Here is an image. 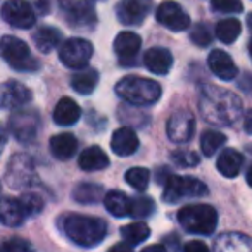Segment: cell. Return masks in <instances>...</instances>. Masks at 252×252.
<instances>
[{"instance_id": "8992f818", "label": "cell", "mask_w": 252, "mask_h": 252, "mask_svg": "<svg viewBox=\"0 0 252 252\" xmlns=\"http://www.w3.org/2000/svg\"><path fill=\"white\" fill-rule=\"evenodd\" d=\"M0 57L19 71H33L38 64L30 56V47L18 36H4L0 40Z\"/></svg>"}, {"instance_id": "e0dca14e", "label": "cell", "mask_w": 252, "mask_h": 252, "mask_svg": "<svg viewBox=\"0 0 252 252\" xmlns=\"http://www.w3.org/2000/svg\"><path fill=\"white\" fill-rule=\"evenodd\" d=\"M207 64H209V69L214 73V76H218L223 81H230L237 76L238 69L235 66L233 59H231L230 54H226L224 50H213L207 57Z\"/></svg>"}, {"instance_id": "d590c367", "label": "cell", "mask_w": 252, "mask_h": 252, "mask_svg": "<svg viewBox=\"0 0 252 252\" xmlns=\"http://www.w3.org/2000/svg\"><path fill=\"white\" fill-rule=\"evenodd\" d=\"M190 40H192L197 47H207L211 43V40H213V35H211L209 28H207L206 25L199 23V25L193 26L192 32H190Z\"/></svg>"}, {"instance_id": "b9f144b4", "label": "cell", "mask_w": 252, "mask_h": 252, "mask_svg": "<svg viewBox=\"0 0 252 252\" xmlns=\"http://www.w3.org/2000/svg\"><path fill=\"white\" fill-rule=\"evenodd\" d=\"M5 144H7V131H5L4 125L0 123V151L5 147Z\"/></svg>"}, {"instance_id": "5bb4252c", "label": "cell", "mask_w": 252, "mask_h": 252, "mask_svg": "<svg viewBox=\"0 0 252 252\" xmlns=\"http://www.w3.org/2000/svg\"><path fill=\"white\" fill-rule=\"evenodd\" d=\"M61 9L66 12L67 21L76 28L92 26L95 23L94 0H59Z\"/></svg>"}, {"instance_id": "44dd1931", "label": "cell", "mask_w": 252, "mask_h": 252, "mask_svg": "<svg viewBox=\"0 0 252 252\" xmlns=\"http://www.w3.org/2000/svg\"><path fill=\"white\" fill-rule=\"evenodd\" d=\"M242 164H244V158L235 149H224V151H221V154L218 156V161H216L218 171L224 178H235V176H238Z\"/></svg>"}, {"instance_id": "d6a6232c", "label": "cell", "mask_w": 252, "mask_h": 252, "mask_svg": "<svg viewBox=\"0 0 252 252\" xmlns=\"http://www.w3.org/2000/svg\"><path fill=\"white\" fill-rule=\"evenodd\" d=\"M156 204L151 197H137L131 199L130 204V216L133 218H147L154 213Z\"/></svg>"}, {"instance_id": "ffe728a7", "label": "cell", "mask_w": 252, "mask_h": 252, "mask_svg": "<svg viewBox=\"0 0 252 252\" xmlns=\"http://www.w3.org/2000/svg\"><path fill=\"white\" fill-rule=\"evenodd\" d=\"M81 116V109L73 98L64 97L57 102V105L54 107L52 118L54 123L59 126H73L74 123H78Z\"/></svg>"}, {"instance_id": "83f0119b", "label": "cell", "mask_w": 252, "mask_h": 252, "mask_svg": "<svg viewBox=\"0 0 252 252\" xmlns=\"http://www.w3.org/2000/svg\"><path fill=\"white\" fill-rule=\"evenodd\" d=\"M73 197L76 202L95 204L104 197V189L100 185H95V183H80V185L74 187Z\"/></svg>"}, {"instance_id": "d4e9b609", "label": "cell", "mask_w": 252, "mask_h": 252, "mask_svg": "<svg viewBox=\"0 0 252 252\" xmlns=\"http://www.w3.org/2000/svg\"><path fill=\"white\" fill-rule=\"evenodd\" d=\"M33 40H35L40 52L49 54V52H52L54 49L61 47V43H63V35H61V32L57 28L42 26V28H38L33 33Z\"/></svg>"}, {"instance_id": "f6af8a7d", "label": "cell", "mask_w": 252, "mask_h": 252, "mask_svg": "<svg viewBox=\"0 0 252 252\" xmlns=\"http://www.w3.org/2000/svg\"><path fill=\"white\" fill-rule=\"evenodd\" d=\"M247 25L252 28V12H251V14H249V18H247Z\"/></svg>"}, {"instance_id": "7bdbcfd3", "label": "cell", "mask_w": 252, "mask_h": 252, "mask_svg": "<svg viewBox=\"0 0 252 252\" xmlns=\"http://www.w3.org/2000/svg\"><path fill=\"white\" fill-rule=\"evenodd\" d=\"M245 180H247L249 187H252V166L247 169V175H245Z\"/></svg>"}, {"instance_id": "60d3db41", "label": "cell", "mask_w": 252, "mask_h": 252, "mask_svg": "<svg viewBox=\"0 0 252 252\" xmlns=\"http://www.w3.org/2000/svg\"><path fill=\"white\" fill-rule=\"evenodd\" d=\"M244 128L249 135H252V111H249L245 114V119H244Z\"/></svg>"}, {"instance_id": "1f68e13d", "label": "cell", "mask_w": 252, "mask_h": 252, "mask_svg": "<svg viewBox=\"0 0 252 252\" xmlns=\"http://www.w3.org/2000/svg\"><path fill=\"white\" fill-rule=\"evenodd\" d=\"M126 183L135 190H145L151 182V173L145 168H131L125 175Z\"/></svg>"}, {"instance_id": "bcb514c9", "label": "cell", "mask_w": 252, "mask_h": 252, "mask_svg": "<svg viewBox=\"0 0 252 252\" xmlns=\"http://www.w3.org/2000/svg\"><path fill=\"white\" fill-rule=\"evenodd\" d=\"M249 52H251V56H252V36H251V42H249Z\"/></svg>"}, {"instance_id": "7a4b0ae2", "label": "cell", "mask_w": 252, "mask_h": 252, "mask_svg": "<svg viewBox=\"0 0 252 252\" xmlns=\"http://www.w3.org/2000/svg\"><path fill=\"white\" fill-rule=\"evenodd\" d=\"M63 230L66 237L80 247H95L107 235V224L100 218L69 214L63 220Z\"/></svg>"}, {"instance_id": "6da1fadb", "label": "cell", "mask_w": 252, "mask_h": 252, "mask_svg": "<svg viewBox=\"0 0 252 252\" xmlns=\"http://www.w3.org/2000/svg\"><path fill=\"white\" fill-rule=\"evenodd\" d=\"M199 109L207 123L216 126H226L238 119L242 112V102L230 90L206 87L200 92Z\"/></svg>"}, {"instance_id": "e575fe53", "label": "cell", "mask_w": 252, "mask_h": 252, "mask_svg": "<svg viewBox=\"0 0 252 252\" xmlns=\"http://www.w3.org/2000/svg\"><path fill=\"white\" fill-rule=\"evenodd\" d=\"M211 5L216 12H223V14H238L244 11L242 0H213Z\"/></svg>"}, {"instance_id": "484cf974", "label": "cell", "mask_w": 252, "mask_h": 252, "mask_svg": "<svg viewBox=\"0 0 252 252\" xmlns=\"http://www.w3.org/2000/svg\"><path fill=\"white\" fill-rule=\"evenodd\" d=\"M104 204L107 211L116 218H125L130 216V204L131 199L126 193L119 192V190H111L109 193L104 195Z\"/></svg>"}, {"instance_id": "d6986e66", "label": "cell", "mask_w": 252, "mask_h": 252, "mask_svg": "<svg viewBox=\"0 0 252 252\" xmlns=\"http://www.w3.org/2000/svg\"><path fill=\"white\" fill-rule=\"evenodd\" d=\"M142 38L133 32H123L114 40V52L121 61H130L138 54Z\"/></svg>"}, {"instance_id": "ab89813d", "label": "cell", "mask_w": 252, "mask_h": 252, "mask_svg": "<svg viewBox=\"0 0 252 252\" xmlns=\"http://www.w3.org/2000/svg\"><path fill=\"white\" fill-rule=\"evenodd\" d=\"M185 249L187 252H207V245L204 242H199V240H192L189 244H185Z\"/></svg>"}, {"instance_id": "7402d4cb", "label": "cell", "mask_w": 252, "mask_h": 252, "mask_svg": "<svg viewBox=\"0 0 252 252\" xmlns=\"http://www.w3.org/2000/svg\"><path fill=\"white\" fill-rule=\"evenodd\" d=\"M78 151L76 137L71 133H59L50 138V152L59 161H67L71 159Z\"/></svg>"}, {"instance_id": "4dcf8cb0", "label": "cell", "mask_w": 252, "mask_h": 252, "mask_svg": "<svg viewBox=\"0 0 252 252\" xmlns=\"http://www.w3.org/2000/svg\"><path fill=\"white\" fill-rule=\"evenodd\" d=\"M151 235V228L147 226L145 223H131L126 224V226L121 228V237L126 244L130 245H137L145 242Z\"/></svg>"}, {"instance_id": "30bf717a", "label": "cell", "mask_w": 252, "mask_h": 252, "mask_svg": "<svg viewBox=\"0 0 252 252\" xmlns=\"http://www.w3.org/2000/svg\"><path fill=\"white\" fill-rule=\"evenodd\" d=\"M168 137L175 144H185L193 137L195 131V118L189 111H176L169 116L168 125H166Z\"/></svg>"}, {"instance_id": "9c48e42d", "label": "cell", "mask_w": 252, "mask_h": 252, "mask_svg": "<svg viewBox=\"0 0 252 252\" xmlns=\"http://www.w3.org/2000/svg\"><path fill=\"white\" fill-rule=\"evenodd\" d=\"M2 18L5 23L19 30H28L35 25V11L26 0H9L2 7Z\"/></svg>"}, {"instance_id": "8fae6325", "label": "cell", "mask_w": 252, "mask_h": 252, "mask_svg": "<svg viewBox=\"0 0 252 252\" xmlns=\"http://www.w3.org/2000/svg\"><path fill=\"white\" fill-rule=\"evenodd\" d=\"M33 176H35V166L28 156L18 154L11 159L7 171H5V178L12 189H23V187L32 185Z\"/></svg>"}, {"instance_id": "7c38bea8", "label": "cell", "mask_w": 252, "mask_h": 252, "mask_svg": "<svg viewBox=\"0 0 252 252\" xmlns=\"http://www.w3.org/2000/svg\"><path fill=\"white\" fill-rule=\"evenodd\" d=\"M156 18H158L159 25L166 26L171 32H185L190 26V18L182 5L173 2V0H166L156 11Z\"/></svg>"}, {"instance_id": "4fadbf2b", "label": "cell", "mask_w": 252, "mask_h": 252, "mask_svg": "<svg viewBox=\"0 0 252 252\" xmlns=\"http://www.w3.org/2000/svg\"><path fill=\"white\" fill-rule=\"evenodd\" d=\"M152 7V0H121L116 5V16L119 23L137 26L145 21Z\"/></svg>"}, {"instance_id": "f546056e", "label": "cell", "mask_w": 252, "mask_h": 252, "mask_svg": "<svg viewBox=\"0 0 252 252\" xmlns=\"http://www.w3.org/2000/svg\"><path fill=\"white\" fill-rule=\"evenodd\" d=\"M240 32H242V25L235 18L223 19V21H220L216 25V36L223 43H233L240 36Z\"/></svg>"}, {"instance_id": "3957f363", "label": "cell", "mask_w": 252, "mask_h": 252, "mask_svg": "<svg viewBox=\"0 0 252 252\" xmlns=\"http://www.w3.org/2000/svg\"><path fill=\"white\" fill-rule=\"evenodd\" d=\"M116 94L131 105H152L161 98V85L140 76H125L116 85Z\"/></svg>"}, {"instance_id": "2e32d148", "label": "cell", "mask_w": 252, "mask_h": 252, "mask_svg": "<svg viewBox=\"0 0 252 252\" xmlns=\"http://www.w3.org/2000/svg\"><path fill=\"white\" fill-rule=\"evenodd\" d=\"M140 147V142H138V137L131 128L128 126H123V128H118V130L112 133L111 138V149L116 156L119 158H128V156L135 154Z\"/></svg>"}, {"instance_id": "f1b7e54d", "label": "cell", "mask_w": 252, "mask_h": 252, "mask_svg": "<svg viewBox=\"0 0 252 252\" xmlns=\"http://www.w3.org/2000/svg\"><path fill=\"white\" fill-rule=\"evenodd\" d=\"M224 144H226V135L218 130H207L200 137V149L206 158H213Z\"/></svg>"}, {"instance_id": "ba28073f", "label": "cell", "mask_w": 252, "mask_h": 252, "mask_svg": "<svg viewBox=\"0 0 252 252\" xmlns=\"http://www.w3.org/2000/svg\"><path fill=\"white\" fill-rule=\"evenodd\" d=\"M40 114L35 109H28V111H19L16 114L11 116V126L12 135L16 137V140L21 142V144H33L38 135L40 130Z\"/></svg>"}, {"instance_id": "52a82bcc", "label": "cell", "mask_w": 252, "mask_h": 252, "mask_svg": "<svg viewBox=\"0 0 252 252\" xmlns=\"http://www.w3.org/2000/svg\"><path fill=\"white\" fill-rule=\"evenodd\" d=\"M92 43L83 38H69L61 43L59 59L66 67L71 69H83L92 59Z\"/></svg>"}, {"instance_id": "603a6c76", "label": "cell", "mask_w": 252, "mask_h": 252, "mask_svg": "<svg viewBox=\"0 0 252 252\" xmlns=\"http://www.w3.org/2000/svg\"><path fill=\"white\" fill-rule=\"evenodd\" d=\"M26 213L21 206V200L0 199V223L5 226H19L25 221Z\"/></svg>"}, {"instance_id": "277c9868", "label": "cell", "mask_w": 252, "mask_h": 252, "mask_svg": "<svg viewBox=\"0 0 252 252\" xmlns=\"http://www.w3.org/2000/svg\"><path fill=\"white\" fill-rule=\"evenodd\" d=\"M178 223L189 233L211 235L216 230L218 213L213 206H207V204L185 206L178 211Z\"/></svg>"}, {"instance_id": "cb8c5ba5", "label": "cell", "mask_w": 252, "mask_h": 252, "mask_svg": "<svg viewBox=\"0 0 252 252\" xmlns=\"http://www.w3.org/2000/svg\"><path fill=\"white\" fill-rule=\"evenodd\" d=\"M78 164L83 171H102L109 166V158L100 147L94 145V147H88L81 152Z\"/></svg>"}, {"instance_id": "8d00e7d4", "label": "cell", "mask_w": 252, "mask_h": 252, "mask_svg": "<svg viewBox=\"0 0 252 252\" xmlns=\"http://www.w3.org/2000/svg\"><path fill=\"white\" fill-rule=\"evenodd\" d=\"M19 200H21V206H23V209H25L26 216L38 214L40 211H42V207H43L42 197H38L36 193H26V195H23Z\"/></svg>"}, {"instance_id": "ac0fdd59", "label": "cell", "mask_w": 252, "mask_h": 252, "mask_svg": "<svg viewBox=\"0 0 252 252\" xmlns=\"http://www.w3.org/2000/svg\"><path fill=\"white\" fill-rule=\"evenodd\" d=\"M144 64L151 73L154 74H168L173 67V56L168 49L162 47H152L145 52Z\"/></svg>"}, {"instance_id": "f35d334b", "label": "cell", "mask_w": 252, "mask_h": 252, "mask_svg": "<svg viewBox=\"0 0 252 252\" xmlns=\"http://www.w3.org/2000/svg\"><path fill=\"white\" fill-rule=\"evenodd\" d=\"M28 249L30 244L23 240V238H11V240L0 244V251H7V252H23V251H28Z\"/></svg>"}, {"instance_id": "836d02e7", "label": "cell", "mask_w": 252, "mask_h": 252, "mask_svg": "<svg viewBox=\"0 0 252 252\" xmlns=\"http://www.w3.org/2000/svg\"><path fill=\"white\" fill-rule=\"evenodd\" d=\"M233 237H235V240L231 242L230 235H223V237L216 242V249H224V251H228V249L231 247V244L235 245V249H252V242L249 240V237H244V235H233Z\"/></svg>"}, {"instance_id": "4316f807", "label": "cell", "mask_w": 252, "mask_h": 252, "mask_svg": "<svg viewBox=\"0 0 252 252\" xmlns=\"http://www.w3.org/2000/svg\"><path fill=\"white\" fill-rule=\"evenodd\" d=\"M97 83H98V73L95 69L81 71V73H76L71 78V87H73V90L81 95H90L92 92L95 90Z\"/></svg>"}, {"instance_id": "74e56055", "label": "cell", "mask_w": 252, "mask_h": 252, "mask_svg": "<svg viewBox=\"0 0 252 252\" xmlns=\"http://www.w3.org/2000/svg\"><path fill=\"white\" fill-rule=\"evenodd\" d=\"M173 159H175V162H178L180 166H185V168H192V166H197L200 162V158L193 151H178L173 154Z\"/></svg>"}, {"instance_id": "ee69618b", "label": "cell", "mask_w": 252, "mask_h": 252, "mask_svg": "<svg viewBox=\"0 0 252 252\" xmlns=\"http://www.w3.org/2000/svg\"><path fill=\"white\" fill-rule=\"evenodd\" d=\"M162 245H152V247H147L145 249V252H151V251H162Z\"/></svg>"}, {"instance_id": "5b68a950", "label": "cell", "mask_w": 252, "mask_h": 252, "mask_svg": "<svg viewBox=\"0 0 252 252\" xmlns=\"http://www.w3.org/2000/svg\"><path fill=\"white\" fill-rule=\"evenodd\" d=\"M207 193L206 183L193 176H178L169 175L164 182V192L162 200L168 204H176L183 199H192V197H202Z\"/></svg>"}, {"instance_id": "9a60e30c", "label": "cell", "mask_w": 252, "mask_h": 252, "mask_svg": "<svg viewBox=\"0 0 252 252\" xmlns=\"http://www.w3.org/2000/svg\"><path fill=\"white\" fill-rule=\"evenodd\" d=\"M32 100V92L19 81H7L0 85V107L16 109Z\"/></svg>"}]
</instances>
